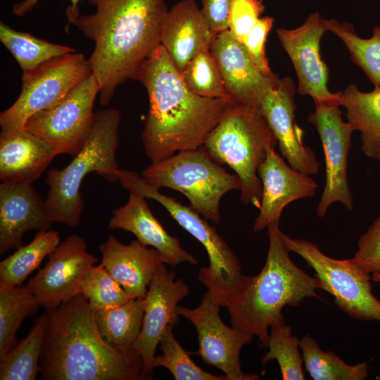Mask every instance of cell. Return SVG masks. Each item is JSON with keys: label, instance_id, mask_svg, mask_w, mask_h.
I'll return each instance as SVG.
<instances>
[{"label": "cell", "instance_id": "cell-1", "mask_svg": "<svg viewBox=\"0 0 380 380\" xmlns=\"http://www.w3.org/2000/svg\"><path fill=\"white\" fill-rule=\"evenodd\" d=\"M96 6L69 24L94 42L89 58L99 86L100 103L106 106L116 88L137 80L148 58L160 44V25L167 12L165 0H89Z\"/></svg>", "mask_w": 380, "mask_h": 380}, {"label": "cell", "instance_id": "cell-2", "mask_svg": "<svg viewBox=\"0 0 380 380\" xmlns=\"http://www.w3.org/2000/svg\"><path fill=\"white\" fill-rule=\"evenodd\" d=\"M137 80L148 96L141 138L151 163L202 146L232 103L192 92L161 44L144 63Z\"/></svg>", "mask_w": 380, "mask_h": 380}, {"label": "cell", "instance_id": "cell-3", "mask_svg": "<svg viewBox=\"0 0 380 380\" xmlns=\"http://www.w3.org/2000/svg\"><path fill=\"white\" fill-rule=\"evenodd\" d=\"M39 360L43 380H144L141 355L110 346L97 329L94 312L80 293L46 310Z\"/></svg>", "mask_w": 380, "mask_h": 380}, {"label": "cell", "instance_id": "cell-4", "mask_svg": "<svg viewBox=\"0 0 380 380\" xmlns=\"http://www.w3.org/2000/svg\"><path fill=\"white\" fill-rule=\"evenodd\" d=\"M279 224L267 227L269 248L263 268L227 307L232 326L256 336L265 348L269 329L284 323V306H297L306 298L321 299L316 277L291 260Z\"/></svg>", "mask_w": 380, "mask_h": 380}, {"label": "cell", "instance_id": "cell-5", "mask_svg": "<svg viewBox=\"0 0 380 380\" xmlns=\"http://www.w3.org/2000/svg\"><path fill=\"white\" fill-rule=\"evenodd\" d=\"M120 121L116 109L96 111L87 137L70 163L62 169L48 171L45 201L53 222L71 227L80 224L84 208L80 190L88 174L94 172L110 183L119 181L115 154Z\"/></svg>", "mask_w": 380, "mask_h": 380}, {"label": "cell", "instance_id": "cell-6", "mask_svg": "<svg viewBox=\"0 0 380 380\" xmlns=\"http://www.w3.org/2000/svg\"><path fill=\"white\" fill-rule=\"evenodd\" d=\"M277 144L259 108L229 103L203 146L215 161L228 165L239 178L241 201L259 208L262 183L258 168Z\"/></svg>", "mask_w": 380, "mask_h": 380}, {"label": "cell", "instance_id": "cell-7", "mask_svg": "<svg viewBox=\"0 0 380 380\" xmlns=\"http://www.w3.org/2000/svg\"><path fill=\"white\" fill-rule=\"evenodd\" d=\"M119 182L129 192H138L161 204L184 229L203 246L209 265L200 269L198 279L220 306L227 308L249 284L253 276L243 274L237 257L215 228L191 206L182 205L161 194L159 189L146 182L135 172L120 169Z\"/></svg>", "mask_w": 380, "mask_h": 380}, {"label": "cell", "instance_id": "cell-8", "mask_svg": "<svg viewBox=\"0 0 380 380\" xmlns=\"http://www.w3.org/2000/svg\"><path fill=\"white\" fill-rule=\"evenodd\" d=\"M141 175L158 189L167 187L181 192L194 210L215 223L220 220L222 197L241 188L239 178L215 161L203 146L151 163Z\"/></svg>", "mask_w": 380, "mask_h": 380}, {"label": "cell", "instance_id": "cell-9", "mask_svg": "<svg viewBox=\"0 0 380 380\" xmlns=\"http://www.w3.org/2000/svg\"><path fill=\"white\" fill-rule=\"evenodd\" d=\"M290 252H294L312 267L319 289L329 293L336 305L349 317L380 322V300L373 294L371 275L352 260H337L324 254L318 246L282 233Z\"/></svg>", "mask_w": 380, "mask_h": 380}, {"label": "cell", "instance_id": "cell-10", "mask_svg": "<svg viewBox=\"0 0 380 380\" xmlns=\"http://www.w3.org/2000/svg\"><path fill=\"white\" fill-rule=\"evenodd\" d=\"M91 74L89 59L76 52L53 58L34 70L23 72L18 98L0 113L1 132L23 129L30 116L59 101Z\"/></svg>", "mask_w": 380, "mask_h": 380}, {"label": "cell", "instance_id": "cell-11", "mask_svg": "<svg viewBox=\"0 0 380 380\" xmlns=\"http://www.w3.org/2000/svg\"><path fill=\"white\" fill-rule=\"evenodd\" d=\"M98 94L99 86L91 74L59 101L30 116L23 128L49 143L58 154L74 156L91 128Z\"/></svg>", "mask_w": 380, "mask_h": 380}, {"label": "cell", "instance_id": "cell-12", "mask_svg": "<svg viewBox=\"0 0 380 380\" xmlns=\"http://www.w3.org/2000/svg\"><path fill=\"white\" fill-rule=\"evenodd\" d=\"M220 304L209 291L203 296L198 306H177V312L190 321L197 334V354L203 361L223 372L227 380H258L260 376L241 370L240 353L253 336L235 327L227 326L220 315Z\"/></svg>", "mask_w": 380, "mask_h": 380}, {"label": "cell", "instance_id": "cell-13", "mask_svg": "<svg viewBox=\"0 0 380 380\" xmlns=\"http://www.w3.org/2000/svg\"><path fill=\"white\" fill-rule=\"evenodd\" d=\"M315 110L308 115V121L317 130L323 147L326 179L324 191L317 208L319 217L325 215L329 206L341 203L347 210L354 208L350 190L347 163L355 131L351 124L342 120L337 105L315 104Z\"/></svg>", "mask_w": 380, "mask_h": 380}, {"label": "cell", "instance_id": "cell-14", "mask_svg": "<svg viewBox=\"0 0 380 380\" xmlns=\"http://www.w3.org/2000/svg\"><path fill=\"white\" fill-rule=\"evenodd\" d=\"M324 20L315 12L300 27L278 28L277 34L294 66L298 94L310 96L315 104L341 106L342 91H329V68L320 54L321 39L327 31Z\"/></svg>", "mask_w": 380, "mask_h": 380}, {"label": "cell", "instance_id": "cell-15", "mask_svg": "<svg viewBox=\"0 0 380 380\" xmlns=\"http://www.w3.org/2000/svg\"><path fill=\"white\" fill-rule=\"evenodd\" d=\"M48 256L44 267L27 284L39 305L46 310L81 293L85 274L98 261L78 234L68 236Z\"/></svg>", "mask_w": 380, "mask_h": 380}, {"label": "cell", "instance_id": "cell-16", "mask_svg": "<svg viewBox=\"0 0 380 380\" xmlns=\"http://www.w3.org/2000/svg\"><path fill=\"white\" fill-rule=\"evenodd\" d=\"M295 84L289 77L279 79L262 97L260 109L277 139L282 156L293 169L312 176L320 163L313 150L303 143L304 131L295 119Z\"/></svg>", "mask_w": 380, "mask_h": 380}, {"label": "cell", "instance_id": "cell-17", "mask_svg": "<svg viewBox=\"0 0 380 380\" xmlns=\"http://www.w3.org/2000/svg\"><path fill=\"white\" fill-rule=\"evenodd\" d=\"M210 51L221 70L229 101L260 108L262 97L279 78L264 75L229 30L213 35Z\"/></svg>", "mask_w": 380, "mask_h": 380}, {"label": "cell", "instance_id": "cell-18", "mask_svg": "<svg viewBox=\"0 0 380 380\" xmlns=\"http://www.w3.org/2000/svg\"><path fill=\"white\" fill-rule=\"evenodd\" d=\"M175 277V272L168 271L163 264L148 286L142 329L134 347L143 358L148 379L152 377V363L161 336L169 324H177L178 303L189 293L186 284Z\"/></svg>", "mask_w": 380, "mask_h": 380}, {"label": "cell", "instance_id": "cell-19", "mask_svg": "<svg viewBox=\"0 0 380 380\" xmlns=\"http://www.w3.org/2000/svg\"><path fill=\"white\" fill-rule=\"evenodd\" d=\"M258 175L262 183V198L253 228L257 232L271 224L279 223L286 205L313 197L318 187L310 175L288 165L274 149L270 150L260 163Z\"/></svg>", "mask_w": 380, "mask_h": 380}, {"label": "cell", "instance_id": "cell-20", "mask_svg": "<svg viewBox=\"0 0 380 380\" xmlns=\"http://www.w3.org/2000/svg\"><path fill=\"white\" fill-rule=\"evenodd\" d=\"M45 200L30 183L0 185V254L23 245L30 230H47L53 223Z\"/></svg>", "mask_w": 380, "mask_h": 380}, {"label": "cell", "instance_id": "cell-21", "mask_svg": "<svg viewBox=\"0 0 380 380\" xmlns=\"http://www.w3.org/2000/svg\"><path fill=\"white\" fill-rule=\"evenodd\" d=\"M213 35L196 0L175 4L160 25V43L179 72L198 53L210 49Z\"/></svg>", "mask_w": 380, "mask_h": 380}, {"label": "cell", "instance_id": "cell-22", "mask_svg": "<svg viewBox=\"0 0 380 380\" xmlns=\"http://www.w3.org/2000/svg\"><path fill=\"white\" fill-rule=\"evenodd\" d=\"M146 198L138 192H129L127 202L113 210L108 227L132 233L143 246L156 249L164 262L170 266L184 262L197 265L196 258L184 250L179 240L168 234L153 215Z\"/></svg>", "mask_w": 380, "mask_h": 380}, {"label": "cell", "instance_id": "cell-23", "mask_svg": "<svg viewBox=\"0 0 380 380\" xmlns=\"http://www.w3.org/2000/svg\"><path fill=\"white\" fill-rule=\"evenodd\" d=\"M101 264L132 299L146 298L147 287L162 265L160 253L138 240L121 243L111 235L99 246Z\"/></svg>", "mask_w": 380, "mask_h": 380}, {"label": "cell", "instance_id": "cell-24", "mask_svg": "<svg viewBox=\"0 0 380 380\" xmlns=\"http://www.w3.org/2000/svg\"><path fill=\"white\" fill-rule=\"evenodd\" d=\"M57 155V150L49 143L24 128L1 132L0 179L32 184Z\"/></svg>", "mask_w": 380, "mask_h": 380}, {"label": "cell", "instance_id": "cell-25", "mask_svg": "<svg viewBox=\"0 0 380 380\" xmlns=\"http://www.w3.org/2000/svg\"><path fill=\"white\" fill-rule=\"evenodd\" d=\"M341 106L346 109L348 122L361 133L365 155L377 159L380 156V87L364 92L351 84L342 91Z\"/></svg>", "mask_w": 380, "mask_h": 380}, {"label": "cell", "instance_id": "cell-26", "mask_svg": "<svg viewBox=\"0 0 380 380\" xmlns=\"http://www.w3.org/2000/svg\"><path fill=\"white\" fill-rule=\"evenodd\" d=\"M146 298L132 299L113 308L94 312L97 329L103 339L114 348L129 353L135 351L141 334Z\"/></svg>", "mask_w": 380, "mask_h": 380}, {"label": "cell", "instance_id": "cell-27", "mask_svg": "<svg viewBox=\"0 0 380 380\" xmlns=\"http://www.w3.org/2000/svg\"><path fill=\"white\" fill-rule=\"evenodd\" d=\"M57 231H39L33 240L21 246L0 262V282L7 285H20L60 243Z\"/></svg>", "mask_w": 380, "mask_h": 380}, {"label": "cell", "instance_id": "cell-28", "mask_svg": "<svg viewBox=\"0 0 380 380\" xmlns=\"http://www.w3.org/2000/svg\"><path fill=\"white\" fill-rule=\"evenodd\" d=\"M0 40L23 72L34 70L53 58L76 52L75 48L53 44L29 33L15 30L1 21Z\"/></svg>", "mask_w": 380, "mask_h": 380}, {"label": "cell", "instance_id": "cell-29", "mask_svg": "<svg viewBox=\"0 0 380 380\" xmlns=\"http://www.w3.org/2000/svg\"><path fill=\"white\" fill-rule=\"evenodd\" d=\"M39 305L26 286L0 282V360L15 342V334L23 319Z\"/></svg>", "mask_w": 380, "mask_h": 380}, {"label": "cell", "instance_id": "cell-30", "mask_svg": "<svg viewBox=\"0 0 380 380\" xmlns=\"http://www.w3.org/2000/svg\"><path fill=\"white\" fill-rule=\"evenodd\" d=\"M46 312L37 320L27 336L0 360L1 380H34L39 372V361L47 325Z\"/></svg>", "mask_w": 380, "mask_h": 380}, {"label": "cell", "instance_id": "cell-31", "mask_svg": "<svg viewBox=\"0 0 380 380\" xmlns=\"http://www.w3.org/2000/svg\"><path fill=\"white\" fill-rule=\"evenodd\" d=\"M299 344L305 369L314 380H363L369 375L367 362L348 365L332 352L322 350L310 334Z\"/></svg>", "mask_w": 380, "mask_h": 380}, {"label": "cell", "instance_id": "cell-32", "mask_svg": "<svg viewBox=\"0 0 380 380\" xmlns=\"http://www.w3.org/2000/svg\"><path fill=\"white\" fill-rule=\"evenodd\" d=\"M327 31L331 32L345 44L350 58L374 84L380 87V27L375 26L368 39L359 37L353 25L336 20H324Z\"/></svg>", "mask_w": 380, "mask_h": 380}, {"label": "cell", "instance_id": "cell-33", "mask_svg": "<svg viewBox=\"0 0 380 380\" xmlns=\"http://www.w3.org/2000/svg\"><path fill=\"white\" fill-rule=\"evenodd\" d=\"M267 342L268 351L262 357V364L277 360L284 380H304L303 360L300 354V340L293 335L292 328L285 323L270 327Z\"/></svg>", "mask_w": 380, "mask_h": 380}, {"label": "cell", "instance_id": "cell-34", "mask_svg": "<svg viewBox=\"0 0 380 380\" xmlns=\"http://www.w3.org/2000/svg\"><path fill=\"white\" fill-rule=\"evenodd\" d=\"M169 324L163 331L160 343L162 354L155 356L153 369L163 367L167 369L176 380H227L224 375H215L197 365L175 338Z\"/></svg>", "mask_w": 380, "mask_h": 380}, {"label": "cell", "instance_id": "cell-35", "mask_svg": "<svg viewBox=\"0 0 380 380\" xmlns=\"http://www.w3.org/2000/svg\"><path fill=\"white\" fill-rule=\"evenodd\" d=\"M180 72L186 85L194 94L230 102L221 70L210 49L198 53Z\"/></svg>", "mask_w": 380, "mask_h": 380}, {"label": "cell", "instance_id": "cell-36", "mask_svg": "<svg viewBox=\"0 0 380 380\" xmlns=\"http://www.w3.org/2000/svg\"><path fill=\"white\" fill-rule=\"evenodd\" d=\"M81 293L94 312L120 306L132 300L125 289L103 265H93L85 274Z\"/></svg>", "mask_w": 380, "mask_h": 380}, {"label": "cell", "instance_id": "cell-37", "mask_svg": "<svg viewBox=\"0 0 380 380\" xmlns=\"http://www.w3.org/2000/svg\"><path fill=\"white\" fill-rule=\"evenodd\" d=\"M264 11L262 0H232L229 31L236 40L242 42Z\"/></svg>", "mask_w": 380, "mask_h": 380}, {"label": "cell", "instance_id": "cell-38", "mask_svg": "<svg viewBox=\"0 0 380 380\" xmlns=\"http://www.w3.org/2000/svg\"><path fill=\"white\" fill-rule=\"evenodd\" d=\"M351 260L369 274H380V215L360 236Z\"/></svg>", "mask_w": 380, "mask_h": 380}, {"label": "cell", "instance_id": "cell-39", "mask_svg": "<svg viewBox=\"0 0 380 380\" xmlns=\"http://www.w3.org/2000/svg\"><path fill=\"white\" fill-rule=\"evenodd\" d=\"M273 23L274 18L272 17L260 18L241 42L257 68L264 75L270 77L275 74L270 68L265 55V42Z\"/></svg>", "mask_w": 380, "mask_h": 380}, {"label": "cell", "instance_id": "cell-40", "mask_svg": "<svg viewBox=\"0 0 380 380\" xmlns=\"http://www.w3.org/2000/svg\"><path fill=\"white\" fill-rule=\"evenodd\" d=\"M232 0H202L203 15L213 33L229 30V18Z\"/></svg>", "mask_w": 380, "mask_h": 380}, {"label": "cell", "instance_id": "cell-41", "mask_svg": "<svg viewBox=\"0 0 380 380\" xmlns=\"http://www.w3.org/2000/svg\"><path fill=\"white\" fill-rule=\"evenodd\" d=\"M39 0H24L21 2L15 4L13 7V13L14 15L22 17L27 13L32 10ZM71 5L67 7L65 15L68 23L76 18L80 14L78 4L80 0H70Z\"/></svg>", "mask_w": 380, "mask_h": 380}, {"label": "cell", "instance_id": "cell-42", "mask_svg": "<svg viewBox=\"0 0 380 380\" xmlns=\"http://www.w3.org/2000/svg\"><path fill=\"white\" fill-rule=\"evenodd\" d=\"M371 278L372 281L380 283V274L379 273L372 274Z\"/></svg>", "mask_w": 380, "mask_h": 380}, {"label": "cell", "instance_id": "cell-43", "mask_svg": "<svg viewBox=\"0 0 380 380\" xmlns=\"http://www.w3.org/2000/svg\"><path fill=\"white\" fill-rule=\"evenodd\" d=\"M377 160H379L380 165V156L377 158Z\"/></svg>", "mask_w": 380, "mask_h": 380}]
</instances>
